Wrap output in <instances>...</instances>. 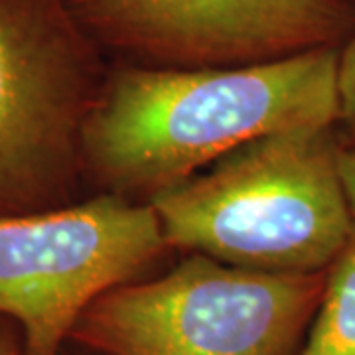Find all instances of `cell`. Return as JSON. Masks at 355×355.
Listing matches in <instances>:
<instances>
[{"instance_id": "obj_1", "label": "cell", "mask_w": 355, "mask_h": 355, "mask_svg": "<svg viewBox=\"0 0 355 355\" xmlns=\"http://www.w3.org/2000/svg\"><path fill=\"white\" fill-rule=\"evenodd\" d=\"M340 121V48L266 64L107 73L83 128L101 193L150 202L253 140Z\"/></svg>"}, {"instance_id": "obj_2", "label": "cell", "mask_w": 355, "mask_h": 355, "mask_svg": "<svg viewBox=\"0 0 355 355\" xmlns=\"http://www.w3.org/2000/svg\"><path fill=\"white\" fill-rule=\"evenodd\" d=\"M148 203L170 249L272 275L328 270L354 227L331 127L261 137Z\"/></svg>"}, {"instance_id": "obj_3", "label": "cell", "mask_w": 355, "mask_h": 355, "mask_svg": "<svg viewBox=\"0 0 355 355\" xmlns=\"http://www.w3.org/2000/svg\"><path fill=\"white\" fill-rule=\"evenodd\" d=\"M326 270L272 275L191 253L95 298L69 342L97 355H296Z\"/></svg>"}, {"instance_id": "obj_4", "label": "cell", "mask_w": 355, "mask_h": 355, "mask_svg": "<svg viewBox=\"0 0 355 355\" xmlns=\"http://www.w3.org/2000/svg\"><path fill=\"white\" fill-rule=\"evenodd\" d=\"M105 77L67 0H0V216L73 203Z\"/></svg>"}, {"instance_id": "obj_5", "label": "cell", "mask_w": 355, "mask_h": 355, "mask_svg": "<svg viewBox=\"0 0 355 355\" xmlns=\"http://www.w3.org/2000/svg\"><path fill=\"white\" fill-rule=\"evenodd\" d=\"M168 249L153 205L113 193L0 216V316L18 326L24 355H62L87 306Z\"/></svg>"}, {"instance_id": "obj_6", "label": "cell", "mask_w": 355, "mask_h": 355, "mask_svg": "<svg viewBox=\"0 0 355 355\" xmlns=\"http://www.w3.org/2000/svg\"><path fill=\"white\" fill-rule=\"evenodd\" d=\"M97 48L144 67L266 64L355 34L343 0H67Z\"/></svg>"}, {"instance_id": "obj_7", "label": "cell", "mask_w": 355, "mask_h": 355, "mask_svg": "<svg viewBox=\"0 0 355 355\" xmlns=\"http://www.w3.org/2000/svg\"><path fill=\"white\" fill-rule=\"evenodd\" d=\"M296 355H355V221L326 270L320 304Z\"/></svg>"}, {"instance_id": "obj_8", "label": "cell", "mask_w": 355, "mask_h": 355, "mask_svg": "<svg viewBox=\"0 0 355 355\" xmlns=\"http://www.w3.org/2000/svg\"><path fill=\"white\" fill-rule=\"evenodd\" d=\"M355 140V34L340 48V121Z\"/></svg>"}, {"instance_id": "obj_9", "label": "cell", "mask_w": 355, "mask_h": 355, "mask_svg": "<svg viewBox=\"0 0 355 355\" xmlns=\"http://www.w3.org/2000/svg\"><path fill=\"white\" fill-rule=\"evenodd\" d=\"M340 176H342L345 200L355 221V140L347 146H340Z\"/></svg>"}, {"instance_id": "obj_10", "label": "cell", "mask_w": 355, "mask_h": 355, "mask_svg": "<svg viewBox=\"0 0 355 355\" xmlns=\"http://www.w3.org/2000/svg\"><path fill=\"white\" fill-rule=\"evenodd\" d=\"M0 355H24V343L12 320L0 316Z\"/></svg>"}]
</instances>
